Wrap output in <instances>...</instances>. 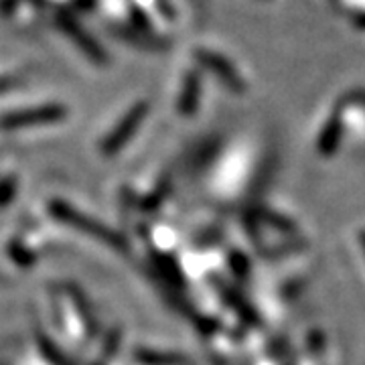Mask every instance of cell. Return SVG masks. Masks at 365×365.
<instances>
[{"label": "cell", "instance_id": "1", "mask_svg": "<svg viewBox=\"0 0 365 365\" xmlns=\"http://www.w3.org/2000/svg\"><path fill=\"white\" fill-rule=\"evenodd\" d=\"M143 112L144 108L140 106V108H136L134 112H132L130 116H128V120H126V124H122V128L118 132H114V136H112V144H110V148H114V146H118V144L122 143V140H126V136L130 134L132 130H134V126H136V122H140V118H143Z\"/></svg>", "mask_w": 365, "mask_h": 365}]
</instances>
